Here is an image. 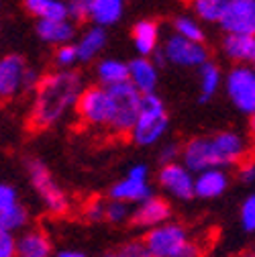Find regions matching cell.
Wrapping results in <instances>:
<instances>
[{"instance_id":"cell-7","label":"cell","mask_w":255,"mask_h":257,"mask_svg":"<svg viewBox=\"0 0 255 257\" xmlns=\"http://www.w3.org/2000/svg\"><path fill=\"white\" fill-rule=\"evenodd\" d=\"M76 110L80 120L88 126H108L112 116L108 90L102 86L84 88L76 102Z\"/></svg>"},{"instance_id":"cell-2","label":"cell","mask_w":255,"mask_h":257,"mask_svg":"<svg viewBox=\"0 0 255 257\" xmlns=\"http://www.w3.org/2000/svg\"><path fill=\"white\" fill-rule=\"evenodd\" d=\"M82 78L78 72L61 70L47 74L35 88V100L29 112V124L41 131L55 124L72 106H76L82 94Z\"/></svg>"},{"instance_id":"cell-42","label":"cell","mask_w":255,"mask_h":257,"mask_svg":"<svg viewBox=\"0 0 255 257\" xmlns=\"http://www.w3.org/2000/svg\"><path fill=\"white\" fill-rule=\"evenodd\" d=\"M251 133H253V137H255V114H251Z\"/></svg>"},{"instance_id":"cell-22","label":"cell","mask_w":255,"mask_h":257,"mask_svg":"<svg viewBox=\"0 0 255 257\" xmlns=\"http://www.w3.org/2000/svg\"><path fill=\"white\" fill-rule=\"evenodd\" d=\"M25 9L39 21H66V0H25Z\"/></svg>"},{"instance_id":"cell-14","label":"cell","mask_w":255,"mask_h":257,"mask_svg":"<svg viewBox=\"0 0 255 257\" xmlns=\"http://www.w3.org/2000/svg\"><path fill=\"white\" fill-rule=\"evenodd\" d=\"M126 70H129V82L139 94H155V86H157V66L153 63V59L149 57H137L133 61L126 63Z\"/></svg>"},{"instance_id":"cell-43","label":"cell","mask_w":255,"mask_h":257,"mask_svg":"<svg viewBox=\"0 0 255 257\" xmlns=\"http://www.w3.org/2000/svg\"><path fill=\"white\" fill-rule=\"evenodd\" d=\"M237 257H255V253H253V251H247V253H241V255H237Z\"/></svg>"},{"instance_id":"cell-26","label":"cell","mask_w":255,"mask_h":257,"mask_svg":"<svg viewBox=\"0 0 255 257\" xmlns=\"http://www.w3.org/2000/svg\"><path fill=\"white\" fill-rule=\"evenodd\" d=\"M27 222H29V212H27V208L23 204H17L11 210L0 212V231H5V233L13 235L15 231L25 229Z\"/></svg>"},{"instance_id":"cell-1","label":"cell","mask_w":255,"mask_h":257,"mask_svg":"<svg viewBox=\"0 0 255 257\" xmlns=\"http://www.w3.org/2000/svg\"><path fill=\"white\" fill-rule=\"evenodd\" d=\"M182 164L192 172L225 170L243 164L251 155V143L237 131H220L212 137H194L182 147Z\"/></svg>"},{"instance_id":"cell-40","label":"cell","mask_w":255,"mask_h":257,"mask_svg":"<svg viewBox=\"0 0 255 257\" xmlns=\"http://www.w3.org/2000/svg\"><path fill=\"white\" fill-rule=\"evenodd\" d=\"M39 76H37V72H33L31 68H27V74H25V90H29V88H37V84H39Z\"/></svg>"},{"instance_id":"cell-45","label":"cell","mask_w":255,"mask_h":257,"mask_svg":"<svg viewBox=\"0 0 255 257\" xmlns=\"http://www.w3.org/2000/svg\"><path fill=\"white\" fill-rule=\"evenodd\" d=\"M253 72H255V66H253Z\"/></svg>"},{"instance_id":"cell-39","label":"cell","mask_w":255,"mask_h":257,"mask_svg":"<svg viewBox=\"0 0 255 257\" xmlns=\"http://www.w3.org/2000/svg\"><path fill=\"white\" fill-rule=\"evenodd\" d=\"M129 178H135V180H145L147 182V178H149V168L145 166V164H137V166H133L131 170H129V174H126Z\"/></svg>"},{"instance_id":"cell-21","label":"cell","mask_w":255,"mask_h":257,"mask_svg":"<svg viewBox=\"0 0 255 257\" xmlns=\"http://www.w3.org/2000/svg\"><path fill=\"white\" fill-rule=\"evenodd\" d=\"M124 13V0H92V9H90V21L94 25L104 29L120 21Z\"/></svg>"},{"instance_id":"cell-6","label":"cell","mask_w":255,"mask_h":257,"mask_svg":"<svg viewBox=\"0 0 255 257\" xmlns=\"http://www.w3.org/2000/svg\"><path fill=\"white\" fill-rule=\"evenodd\" d=\"M27 172H29L31 184H33L37 194L41 196V202L53 216H63L70 210V198L66 196V192L57 186L51 172L47 170V166L41 159H35V157L27 159Z\"/></svg>"},{"instance_id":"cell-44","label":"cell","mask_w":255,"mask_h":257,"mask_svg":"<svg viewBox=\"0 0 255 257\" xmlns=\"http://www.w3.org/2000/svg\"><path fill=\"white\" fill-rule=\"evenodd\" d=\"M104 257H112V253H108V255H104Z\"/></svg>"},{"instance_id":"cell-37","label":"cell","mask_w":255,"mask_h":257,"mask_svg":"<svg viewBox=\"0 0 255 257\" xmlns=\"http://www.w3.org/2000/svg\"><path fill=\"white\" fill-rule=\"evenodd\" d=\"M180 153H182V149H178L176 143H170V145H166L162 151H159V162H162V166L176 164V159H178Z\"/></svg>"},{"instance_id":"cell-41","label":"cell","mask_w":255,"mask_h":257,"mask_svg":"<svg viewBox=\"0 0 255 257\" xmlns=\"http://www.w3.org/2000/svg\"><path fill=\"white\" fill-rule=\"evenodd\" d=\"M55 257H88V255L78 251V249H61L55 253Z\"/></svg>"},{"instance_id":"cell-36","label":"cell","mask_w":255,"mask_h":257,"mask_svg":"<svg viewBox=\"0 0 255 257\" xmlns=\"http://www.w3.org/2000/svg\"><path fill=\"white\" fill-rule=\"evenodd\" d=\"M0 257H17V239L5 231H0Z\"/></svg>"},{"instance_id":"cell-10","label":"cell","mask_w":255,"mask_h":257,"mask_svg":"<svg viewBox=\"0 0 255 257\" xmlns=\"http://www.w3.org/2000/svg\"><path fill=\"white\" fill-rule=\"evenodd\" d=\"M162 55L166 61L176 63V66H182V68H200L202 63L208 61V51L202 43L188 41L180 35H172L166 41Z\"/></svg>"},{"instance_id":"cell-4","label":"cell","mask_w":255,"mask_h":257,"mask_svg":"<svg viewBox=\"0 0 255 257\" xmlns=\"http://www.w3.org/2000/svg\"><path fill=\"white\" fill-rule=\"evenodd\" d=\"M168 124L170 118L164 100L157 94H145L141 98L139 116L129 135L137 145H155L166 135Z\"/></svg>"},{"instance_id":"cell-9","label":"cell","mask_w":255,"mask_h":257,"mask_svg":"<svg viewBox=\"0 0 255 257\" xmlns=\"http://www.w3.org/2000/svg\"><path fill=\"white\" fill-rule=\"evenodd\" d=\"M218 23L227 35L255 37V0H227Z\"/></svg>"},{"instance_id":"cell-5","label":"cell","mask_w":255,"mask_h":257,"mask_svg":"<svg viewBox=\"0 0 255 257\" xmlns=\"http://www.w3.org/2000/svg\"><path fill=\"white\" fill-rule=\"evenodd\" d=\"M106 90H108L110 106H112V116H110L108 126L116 135H129L131 128L135 126L137 116H139L143 94H139L129 82H122V84L106 88Z\"/></svg>"},{"instance_id":"cell-17","label":"cell","mask_w":255,"mask_h":257,"mask_svg":"<svg viewBox=\"0 0 255 257\" xmlns=\"http://www.w3.org/2000/svg\"><path fill=\"white\" fill-rule=\"evenodd\" d=\"M225 55L241 66H255V37L249 35H227L222 41Z\"/></svg>"},{"instance_id":"cell-8","label":"cell","mask_w":255,"mask_h":257,"mask_svg":"<svg viewBox=\"0 0 255 257\" xmlns=\"http://www.w3.org/2000/svg\"><path fill=\"white\" fill-rule=\"evenodd\" d=\"M231 102L245 114H255V72L249 66L233 68L225 78Z\"/></svg>"},{"instance_id":"cell-32","label":"cell","mask_w":255,"mask_h":257,"mask_svg":"<svg viewBox=\"0 0 255 257\" xmlns=\"http://www.w3.org/2000/svg\"><path fill=\"white\" fill-rule=\"evenodd\" d=\"M19 204V194H17V190L7 184V182H0V212H5V210H11Z\"/></svg>"},{"instance_id":"cell-15","label":"cell","mask_w":255,"mask_h":257,"mask_svg":"<svg viewBox=\"0 0 255 257\" xmlns=\"http://www.w3.org/2000/svg\"><path fill=\"white\" fill-rule=\"evenodd\" d=\"M229 186V176L225 170H204L200 174H194V196L212 200L218 198Z\"/></svg>"},{"instance_id":"cell-16","label":"cell","mask_w":255,"mask_h":257,"mask_svg":"<svg viewBox=\"0 0 255 257\" xmlns=\"http://www.w3.org/2000/svg\"><path fill=\"white\" fill-rule=\"evenodd\" d=\"M149 196H153L149 184L145 180H135L129 176H124L110 188V200H118L124 204H139Z\"/></svg>"},{"instance_id":"cell-31","label":"cell","mask_w":255,"mask_h":257,"mask_svg":"<svg viewBox=\"0 0 255 257\" xmlns=\"http://www.w3.org/2000/svg\"><path fill=\"white\" fill-rule=\"evenodd\" d=\"M66 9H68L70 19H74L76 23H82V21L90 19L92 0H66Z\"/></svg>"},{"instance_id":"cell-27","label":"cell","mask_w":255,"mask_h":257,"mask_svg":"<svg viewBox=\"0 0 255 257\" xmlns=\"http://www.w3.org/2000/svg\"><path fill=\"white\" fill-rule=\"evenodd\" d=\"M190 5H192V11L198 19L206 23H218L227 0H190Z\"/></svg>"},{"instance_id":"cell-35","label":"cell","mask_w":255,"mask_h":257,"mask_svg":"<svg viewBox=\"0 0 255 257\" xmlns=\"http://www.w3.org/2000/svg\"><path fill=\"white\" fill-rule=\"evenodd\" d=\"M104 212H106V202H102V200H98V198H92V200L84 206V216H86L90 222L104 220Z\"/></svg>"},{"instance_id":"cell-20","label":"cell","mask_w":255,"mask_h":257,"mask_svg":"<svg viewBox=\"0 0 255 257\" xmlns=\"http://www.w3.org/2000/svg\"><path fill=\"white\" fill-rule=\"evenodd\" d=\"M133 43L135 49L141 53V57H149L157 51L159 43V27L155 21L143 19L133 27Z\"/></svg>"},{"instance_id":"cell-29","label":"cell","mask_w":255,"mask_h":257,"mask_svg":"<svg viewBox=\"0 0 255 257\" xmlns=\"http://www.w3.org/2000/svg\"><path fill=\"white\" fill-rule=\"evenodd\" d=\"M239 218H241L243 231L255 233V194H251L243 200L241 210H239Z\"/></svg>"},{"instance_id":"cell-23","label":"cell","mask_w":255,"mask_h":257,"mask_svg":"<svg viewBox=\"0 0 255 257\" xmlns=\"http://www.w3.org/2000/svg\"><path fill=\"white\" fill-rule=\"evenodd\" d=\"M106 45V33L104 29L100 27H92L88 29L86 33L80 37L78 45H76V51H78V59L80 61H90L96 57Z\"/></svg>"},{"instance_id":"cell-19","label":"cell","mask_w":255,"mask_h":257,"mask_svg":"<svg viewBox=\"0 0 255 257\" xmlns=\"http://www.w3.org/2000/svg\"><path fill=\"white\" fill-rule=\"evenodd\" d=\"M17 257H51V241L43 231H27L17 239Z\"/></svg>"},{"instance_id":"cell-12","label":"cell","mask_w":255,"mask_h":257,"mask_svg":"<svg viewBox=\"0 0 255 257\" xmlns=\"http://www.w3.org/2000/svg\"><path fill=\"white\" fill-rule=\"evenodd\" d=\"M157 182L170 196L178 200H190L194 196V174L180 162L162 166L157 174Z\"/></svg>"},{"instance_id":"cell-13","label":"cell","mask_w":255,"mask_h":257,"mask_svg":"<svg viewBox=\"0 0 255 257\" xmlns=\"http://www.w3.org/2000/svg\"><path fill=\"white\" fill-rule=\"evenodd\" d=\"M172 216V206L168 204V200L159 198V196H149L147 200L139 202L137 208L131 212V220L141 229H155L159 224L170 222Z\"/></svg>"},{"instance_id":"cell-11","label":"cell","mask_w":255,"mask_h":257,"mask_svg":"<svg viewBox=\"0 0 255 257\" xmlns=\"http://www.w3.org/2000/svg\"><path fill=\"white\" fill-rule=\"evenodd\" d=\"M25 74L27 61L17 55L0 57V102H9L25 90Z\"/></svg>"},{"instance_id":"cell-25","label":"cell","mask_w":255,"mask_h":257,"mask_svg":"<svg viewBox=\"0 0 255 257\" xmlns=\"http://www.w3.org/2000/svg\"><path fill=\"white\" fill-rule=\"evenodd\" d=\"M198 82H200V102H208L216 94V90L220 88V84H222L220 70L210 61L202 63L200 74H198Z\"/></svg>"},{"instance_id":"cell-3","label":"cell","mask_w":255,"mask_h":257,"mask_svg":"<svg viewBox=\"0 0 255 257\" xmlns=\"http://www.w3.org/2000/svg\"><path fill=\"white\" fill-rule=\"evenodd\" d=\"M151 257H198L200 245L180 222H166L147 231L143 239Z\"/></svg>"},{"instance_id":"cell-38","label":"cell","mask_w":255,"mask_h":257,"mask_svg":"<svg viewBox=\"0 0 255 257\" xmlns=\"http://www.w3.org/2000/svg\"><path fill=\"white\" fill-rule=\"evenodd\" d=\"M239 180L245 182V184H251L255 182V162L253 159H245L243 164H239Z\"/></svg>"},{"instance_id":"cell-24","label":"cell","mask_w":255,"mask_h":257,"mask_svg":"<svg viewBox=\"0 0 255 257\" xmlns=\"http://www.w3.org/2000/svg\"><path fill=\"white\" fill-rule=\"evenodd\" d=\"M96 74H98V82L102 84V88H112L129 80L126 63L118 59H102L96 68Z\"/></svg>"},{"instance_id":"cell-33","label":"cell","mask_w":255,"mask_h":257,"mask_svg":"<svg viewBox=\"0 0 255 257\" xmlns=\"http://www.w3.org/2000/svg\"><path fill=\"white\" fill-rule=\"evenodd\" d=\"M112 257H151V255L145 249L143 241H131V243H124L120 249H116Z\"/></svg>"},{"instance_id":"cell-18","label":"cell","mask_w":255,"mask_h":257,"mask_svg":"<svg viewBox=\"0 0 255 257\" xmlns=\"http://www.w3.org/2000/svg\"><path fill=\"white\" fill-rule=\"evenodd\" d=\"M76 29L74 25L66 19V21H39L37 23V35L51 45H68L74 39Z\"/></svg>"},{"instance_id":"cell-30","label":"cell","mask_w":255,"mask_h":257,"mask_svg":"<svg viewBox=\"0 0 255 257\" xmlns=\"http://www.w3.org/2000/svg\"><path fill=\"white\" fill-rule=\"evenodd\" d=\"M129 216H131V208H129V204H124V202H118V200H110V202H106V212H104V220H108V222H114V224H118V222L126 220Z\"/></svg>"},{"instance_id":"cell-28","label":"cell","mask_w":255,"mask_h":257,"mask_svg":"<svg viewBox=\"0 0 255 257\" xmlns=\"http://www.w3.org/2000/svg\"><path fill=\"white\" fill-rule=\"evenodd\" d=\"M174 29H176V35H180L188 41H194V43L204 41V31L192 17H178L174 21Z\"/></svg>"},{"instance_id":"cell-34","label":"cell","mask_w":255,"mask_h":257,"mask_svg":"<svg viewBox=\"0 0 255 257\" xmlns=\"http://www.w3.org/2000/svg\"><path fill=\"white\" fill-rule=\"evenodd\" d=\"M55 61L59 63V66H63V68H72L74 63L78 61V51H76V45H61V47H57V51H55Z\"/></svg>"}]
</instances>
